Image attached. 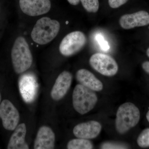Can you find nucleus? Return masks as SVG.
Segmentation results:
<instances>
[{"label":"nucleus","mask_w":149,"mask_h":149,"mask_svg":"<svg viewBox=\"0 0 149 149\" xmlns=\"http://www.w3.org/2000/svg\"><path fill=\"white\" fill-rule=\"evenodd\" d=\"M37 85L36 78L31 74L22 75L19 81V87L23 100L27 103L34 100L37 94Z\"/></svg>","instance_id":"10"},{"label":"nucleus","mask_w":149,"mask_h":149,"mask_svg":"<svg viewBox=\"0 0 149 149\" xmlns=\"http://www.w3.org/2000/svg\"><path fill=\"white\" fill-rule=\"evenodd\" d=\"M76 78L81 85L94 91H102L103 89L102 83L91 71L81 69L76 72Z\"/></svg>","instance_id":"14"},{"label":"nucleus","mask_w":149,"mask_h":149,"mask_svg":"<svg viewBox=\"0 0 149 149\" xmlns=\"http://www.w3.org/2000/svg\"><path fill=\"white\" fill-rule=\"evenodd\" d=\"M102 149H125L127 148L125 146L121 144L114 143H107L102 145Z\"/></svg>","instance_id":"21"},{"label":"nucleus","mask_w":149,"mask_h":149,"mask_svg":"<svg viewBox=\"0 0 149 149\" xmlns=\"http://www.w3.org/2000/svg\"><path fill=\"white\" fill-rule=\"evenodd\" d=\"M68 2L71 5L73 6H76L80 3V0H67Z\"/></svg>","instance_id":"23"},{"label":"nucleus","mask_w":149,"mask_h":149,"mask_svg":"<svg viewBox=\"0 0 149 149\" xmlns=\"http://www.w3.org/2000/svg\"><path fill=\"white\" fill-rule=\"evenodd\" d=\"M146 53L147 56L149 57V47L148 48V49H147Z\"/></svg>","instance_id":"25"},{"label":"nucleus","mask_w":149,"mask_h":149,"mask_svg":"<svg viewBox=\"0 0 149 149\" xmlns=\"http://www.w3.org/2000/svg\"><path fill=\"white\" fill-rule=\"evenodd\" d=\"M11 136L8 145V149H28L29 146L25 142V136L27 128L24 123L18 125Z\"/></svg>","instance_id":"15"},{"label":"nucleus","mask_w":149,"mask_h":149,"mask_svg":"<svg viewBox=\"0 0 149 149\" xmlns=\"http://www.w3.org/2000/svg\"><path fill=\"white\" fill-rule=\"evenodd\" d=\"M140 117V110L134 104L126 102L122 104L116 113V129L118 133L124 134L138 124Z\"/></svg>","instance_id":"2"},{"label":"nucleus","mask_w":149,"mask_h":149,"mask_svg":"<svg viewBox=\"0 0 149 149\" xmlns=\"http://www.w3.org/2000/svg\"><path fill=\"white\" fill-rule=\"evenodd\" d=\"M83 8L88 12L95 13L99 8V0H80Z\"/></svg>","instance_id":"17"},{"label":"nucleus","mask_w":149,"mask_h":149,"mask_svg":"<svg viewBox=\"0 0 149 149\" xmlns=\"http://www.w3.org/2000/svg\"><path fill=\"white\" fill-rule=\"evenodd\" d=\"M0 118L6 130L13 131L18 125L20 118L19 113L9 100H3L0 104Z\"/></svg>","instance_id":"7"},{"label":"nucleus","mask_w":149,"mask_h":149,"mask_svg":"<svg viewBox=\"0 0 149 149\" xmlns=\"http://www.w3.org/2000/svg\"><path fill=\"white\" fill-rule=\"evenodd\" d=\"M96 39L102 50L104 51H107L109 49L110 47L108 43L105 41L104 37L101 35L98 34L96 36Z\"/></svg>","instance_id":"19"},{"label":"nucleus","mask_w":149,"mask_h":149,"mask_svg":"<svg viewBox=\"0 0 149 149\" xmlns=\"http://www.w3.org/2000/svg\"><path fill=\"white\" fill-rule=\"evenodd\" d=\"M1 93H0V103H1Z\"/></svg>","instance_id":"26"},{"label":"nucleus","mask_w":149,"mask_h":149,"mask_svg":"<svg viewBox=\"0 0 149 149\" xmlns=\"http://www.w3.org/2000/svg\"><path fill=\"white\" fill-rule=\"evenodd\" d=\"M67 148L68 149H91L93 146L92 143L88 139L78 138L69 141Z\"/></svg>","instance_id":"16"},{"label":"nucleus","mask_w":149,"mask_h":149,"mask_svg":"<svg viewBox=\"0 0 149 149\" xmlns=\"http://www.w3.org/2000/svg\"><path fill=\"white\" fill-rule=\"evenodd\" d=\"M89 62L93 69L104 76H114L118 71L117 62L111 56L105 54H94L91 56Z\"/></svg>","instance_id":"6"},{"label":"nucleus","mask_w":149,"mask_h":149,"mask_svg":"<svg viewBox=\"0 0 149 149\" xmlns=\"http://www.w3.org/2000/svg\"><path fill=\"white\" fill-rule=\"evenodd\" d=\"M143 69L147 73L149 74V61H145L142 65Z\"/></svg>","instance_id":"22"},{"label":"nucleus","mask_w":149,"mask_h":149,"mask_svg":"<svg viewBox=\"0 0 149 149\" xmlns=\"http://www.w3.org/2000/svg\"><path fill=\"white\" fill-rule=\"evenodd\" d=\"M55 135L52 128L44 125L38 130L34 143L35 149H53L55 147Z\"/></svg>","instance_id":"13"},{"label":"nucleus","mask_w":149,"mask_h":149,"mask_svg":"<svg viewBox=\"0 0 149 149\" xmlns=\"http://www.w3.org/2000/svg\"><path fill=\"white\" fill-rule=\"evenodd\" d=\"M19 4L22 11L31 16L47 13L51 7L50 0H19Z\"/></svg>","instance_id":"8"},{"label":"nucleus","mask_w":149,"mask_h":149,"mask_svg":"<svg viewBox=\"0 0 149 149\" xmlns=\"http://www.w3.org/2000/svg\"><path fill=\"white\" fill-rule=\"evenodd\" d=\"M102 129V125L100 123L91 120L75 125L73 128V133L77 138L88 140L97 137Z\"/></svg>","instance_id":"12"},{"label":"nucleus","mask_w":149,"mask_h":149,"mask_svg":"<svg viewBox=\"0 0 149 149\" xmlns=\"http://www.w3.org/2000/svg\"><path fill=\"white\" fill-rule=\"evenodd\" d=\"M128 0H108L109 4L112 8H117L125 4Z\"/></svg>","instance_id":"20"},{"label":"nucleus","mask_w":149,"mask_h":149,"mask_svg":"<svg viewBox=\"0 0 149 149\" xmlns=\"http://www.w3.org/2000/svg\"><path fill=\"white\" fill-rule=\"evenodd\" d=\"M72 99L74 110L82 115L92 110L98 101L97 97L94 91L80 84L74 88Z\"/></svg>","instance_id":"4"},{"label":"nucleus","mask_w":149,"mask_h":149,"mask_svg":"<svg viewBox=\"0 0 149 149\" xmlns=\"http://www.w3.org/2000/svg\"><path fill=\"white\" fill-rule=\"evenodd\" d=\"M137 144L141 148H148L149 147V128L143 130L138 137Z\"/></svg>","instance_id":"18"},{"label":"nucleus","mask_w":149,"mask_h":149,"mask_svg":"<svg viewBox=\"0 0 149 149\" xmlns=\"http://www.w3.org/2000/svg\"><path fill=\"white\" fill-rule=\"evenodd\" d=\"M72 79V74L68 71H63L58 75L51 92V97L54 100H59L65 95L71 86Z\"/></svg>","instance_id":"11"},{"label":"nucleus","mask_w":149,"mask_h":149,"mask_svg":"<svg viewBox=\"0 0 149 149\" xmlns=\"http://www.w3.org/2000/svg\"><path fill=\"white\" fill-rule=\"evenodd\" d=\"M59 22L48 17H44L37 21L32 29L31 37L35 43L40 45L48 44L58 34Z\"/></svg>","instance_id":"3"},{"label":"nucleus","mask_w":149,"mask_h":149,"mask_svg":"<svg viewBox=\"0 0 149 149\" xmlns=\"http://www.w3.org/2000/svg\"><path fill=\"white\" fill-rule=\"evenodd\" d=\"M11 58L14 70L17 74L25 72L32 65V53L24 37H19L15 40L12 49Z\"/></svg>","instance_id":"1"},{"label":"nucleus","mask_w":149,"mask_h":149,"mask_svg":"<svg viewBox=\"0 0 149 149\" xmlns=\"http://www.w3.org/2000/svg\"><path fill=\"white\" fill-rule=\"evenodd\" d=\"M87 38L84 33L77 31L68 34L62 40L59 51L63 55L70 56L77 53L85 47Z\"/></svg>","instance_id":"5"},{"label":"nucleus","mask_w":149,"mask_h":149,"mask_svg":"<svg viewBox=\"0 0 149 149\" xmlns=\"http://www.w3.org/2000/svg\"><path fill=\"white\" fill-rule=\"evenodd\" d=\"M146 118L147 120H148V122L149 123V107L148 111V112L147 113Z\"/></svg>","instance_id":"24"},{"label":"nucleus","mask_w":149,"mask_h":149,"mask_svg":"<svg viewBox=\"0 0 149 149\" xmlns=\"http://www.w3.org/2000/svg\"><path fill=\"white\" fill-rule=\"evenodd\" d=\"M119 22L120 27L125 29L146 26L149 24V14L146 11L141 10L124 15L120 17Z\"/></svg>","instance_id":"9"}]
</instances>
